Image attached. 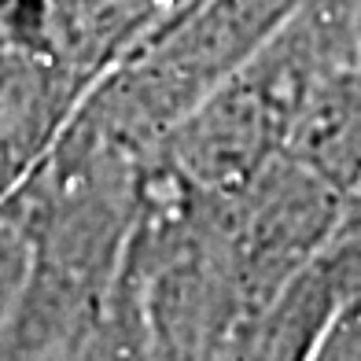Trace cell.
I'll return each instance as SVG.
<instances>
[{
  "label": "cell",
  "instance_id": "cell-6",
  "mask_svg": "<svg viewBox=\"0 0 361 361\" xmlns=\"http://www.w3.org/2000/svg\"><path fill=\"white\" fill-rule=\"evenodd\" d=\"M343 221H350V225H361V185L347 195V218Z\"/></svg>",
  "mask_w": 361,
  "mask_h": 361
},
{
  "label": "cell",
  "instance_id": "cell-1",
  "mask_svg": "<svg viewBox=\"0 0 361 361\" xmlns=\"http://www.w3.org/2000/svg\"><path fill=\"white\" fill-rule=\"evenodd\" d=\"M78 81L48 48L11 23L0 44V195L52 152L81 104Z\"/></svg>",
  "mask_w": 361,
  "mask_h": 361
},
{
  "label": "cell",
  "instance_id": "cell-4",
  "mask_svg": "<svg viewBox=\"0 0 361 361\" xmlns=\"http://www.w3.org/2000/svg\"><path fill=\"white\" fill-rule=\"evenodd\" d=\"M30 273H34V240L23 203L11 192L0 195V332L19 310Z\"/></svg>",
  "mask_w": 361,
  "mask_h": 361
},
{
  "label": "cell",
  "instance_id": "cell-5",
  "mask_svg": "<svg viewBox=\"0 0 361 361\" xmlns=\"http://www.w3.org/2000/svg\"><path fill=\"white\" fill-rule=\"evenodd\" d=\"M34 4L37 0H0V15L11 23H26L30 15H34Z\"/></svg>",
  "mask_w": 361,
  "mask_h": 361
},
{
  "label": "cell",
  "instance_id": "cell-3",
  "mask_svg": "<svg viewBox=\"0 0 361 361\" xmlns=\"http://www.w3.org/2000/svg\"><path fill=\"white\" fill-rule=\"evenodd\" d=\"M284 155L339 195L361 185V67H321L291 118Z\"/></svg>",
  "mask_w": 361,
  "mask_h": 361
},
{
  "label": "cell",
  "instance_id": "cell-2",
  "mask_svg": "<svg viewBox=\"0 0 361 361\" xmlns=\"http://www.w3.org/2000/svg\"><path fill=\"white\" fill-rule=\"evenodd\" d=\"M180 4L185 0H37L19 30L34 34L67 67L78 89L89 92Z\"/></svg>",
  "mask_w": 361,
  "mask_h": 361
},
{
  "label": "cell",
  "instance_id": "cell-7",
  "mask_svg": "<svg viewBox=\"0 0 361 361\" xmlns=\"http://www.w3.org/2000/svg\"><path fill=\"white\" fill-rule=\"evenodd\" d=\"M8 34H11V19H4V15H0V44L8 41Z\"/></svg>",
  "mask_w": 361,
  "mask_h": 361
}]
</instances>
